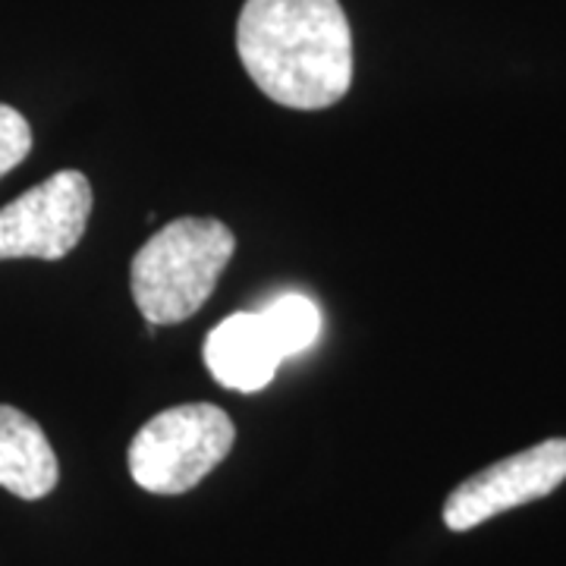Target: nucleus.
Segmentation results:
<instances>
[{"mask_svg":"<svg viewBox=\"0 0 566 566\" xmlns=\"http://www.w3.org/2000/svg\"><path fill=\"white\" fill-rule=\"evenodd\" d=\"M57 482V453L41 424L13 406H0V488L22 501H41Z\"/></svg>","mask_w":566,"mask_h":566,"instance_id":"0eeeda50","label":"nucleus"},{"mask_svg":"<svg viewBox=\"0 0 566 566\" xmlns=\"http://www.w3.org/2000/svg\"><path fill=\"white\" fill-rule=\"evenodd\" d=\"M259 315L283 359L305 353L322 334V312L315 300H308L303 293H283L274 303L264 305Z\"/></svg>","mask_w":566,"mask_h":566,"instance_id":"6e6552de","label":"nucleus"},{"mask_svg":"<svg viewBox=\"0 0 566 566\" xmlns=\"http://www.w3.org/2000/svg\"><path fill=\"white\" fill-rule=\"evenodd\" d=\"M237 424L214 403H182L142 424L129 444V475L151 494H186L227 460Z\"/></svg>","mask_w":566,"mask_h":566,"instance_id":"7ed1b4c3","label":"nucleus"},{"mask_svg":"<svg viewBox=\"0 0 566 566\" xmlns=\"http://www.w3.org/2000/svg\"><path fill=\"white\" fill-rule=\"evenodd\" d=\"M92 182L82 170H61L0 208V259L61 262L85 237Z\"/></svg>","mask_w":566,"mask_h":566,"instance_id":"20e7f679","label":"nucleus"},{"mask_svg":"<svg viewBox=\"0 0 566 566\" xmlns=\"http://www.w3.org/2000/svg\"><path fill=\"white\" fill-rule=\"evenodd\" d=\"M237 51L271 102L324 111L353 85V32L340 0H245Z\"/></svg>","mask_w":566,"mask_h":566,"instance_id":"f257e3e1","label":"nucleus"},{"mask_svg":"<svg viewBox=\"0 0 566 566\" xmlns=\"http://www.w3.org/2000/svg\"><path fill=\"white\" fill-rule=\"evenodd\" d=\"M237 252L218 218H180L161 227L129 262V286L148 324H180L202 308Z\"/></svg>","mask_w":566,"mask_h":566,"instance_id":"f03ea898","label":"nucleus"},{"mask_svg":"<svg viewBox=\"0 0 566 566\" xmlns=\"http://www.w3.org/2000/svg\"><path fill=\"white\" fill-rule=\"evenodd\" d=\"M32 151V126L17 107L0 104V177H7Z\"/></svg>","mask_w":566,"mask_h":566,"instance_id":"1a4fd4ad","label":"nucleus"},{"mask_svg":"<svg viewBox=\"0 0 566 566\" xmlns=\"http://www.w3.org/2000/svg\"><path fill=\"white\" fill-rule=\"evenodd\" d=\"M564 482L566 438H551L465 479L447 497L444 523L450 532H469L513 506L542 501Z\"/></svg>","mask_w":566,"mask_h":566,"instance_id":"39448f33","label":"nucleus"},{"mask_svg":"<svg viewBox=\"0 0 566 566\" xmlns=\"http://www.w3.org/2000/svg\"><path fill=\"white\" fill-rule=\"evenodd\" d=\"M211 378L227 390L255 394L274 381L283 356L259 312H233L208 331L202 346Z\"/></svg>","mask_w":566,"mask_h":566,"instance_id":"423d86ee","label":"nucleus"}]
</instances>
